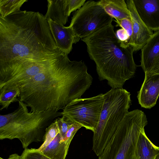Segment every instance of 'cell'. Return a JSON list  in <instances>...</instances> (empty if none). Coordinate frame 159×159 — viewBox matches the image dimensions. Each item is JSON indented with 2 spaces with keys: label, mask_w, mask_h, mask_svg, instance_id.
Returning <instances> with one entry per match:
<instances>
[{
  "label": "cell",
  "mask_w": 159,
  "mask_h": 159,
  "mask_svg": "<svg viewBox=\"0 0 159 159\" xmlns=\"http://www.w3.org/2000/svg\"><path fill=\"white\" fill-rule=\"evenodd\" d=\"M155 159H159V151Z\"/></svg>",
  "instance_id": "obj_27"
},
{
  "label": "cell",
  "mask_w": 159,
  "mask_h": 159,
  "mask_svg": "<svg viewBox=\"0 0 159 159\" xmlns=\"http://www.w3.org/2000/svg\"><path fill=\"white\" fill-rule=\"evenodd\" d=\"M90 59L96 64L100 81L106 80L112 89H121L134 75L137 67L131 46H124L112 24L82 39Z\"/></svg>",
  "instance_id": "obj_3"
},
{
  "label": "cell",
  "mask_w": 159,
  "mask_h": 159,
  "mask_svg": "<svg viewBox=\"0 0 159 159\" xmlns=\"http://www.w3.org/2000/svg\"><path fill=\"white\" fill-rule=\"evenodd\" d=\"M63 53L49 68L19 87V99L31 111H58L81 98L93 78L82 61H70Z\"/></svg>",
  "instance_id": "obj_2"
},
{
  "label": "cell",
  "mask_w": 159,
  "mask_h": 159,
  "mask_svg": "<svg viewBox=\"0 0 159 159\" xmlns=\"http://www.w3.org/2000/svg\"><path fill=\"white\" fill-rule=\"evenodd\" d=\"M103 95L72 101L62 109V116L93 132L102 109Z\"/></svg>",
  "instance_id": "obj_8"
},
{
  "label": "cell",
  "mask_w": 159,
  "mask_h": 159,
  "mask_svg": "<svg viewBox=\"0 0 159 159\" xmlns=\"http://www.w3.org/2000/svg\"><path fill=\"white\" fill-rule=\"evenodd\" d=\"M63 53L57 47L48 20L42 14L20 10L0 16V74Z\"/></svg>",
  "instance_id": "obj_1"
},
{
  "label": "cell",
  "mask_w": 159,
  "mask_h": 159,
  "mask_svg": "<svg viewBox=\"0 0 159 159\" xmlns=\"http://www.w3.org/2000/svg\"><path fill=\"white\" fill-rule=\"evenodd\" d=\"M115 21L117 23V26L126 30L130 41L133 33L131 20L127 19H124L121 20L116 19Z\"/></svg>",
  "instance_id": "obj_23"
},
{
  "label": "cell",
  "mask_w": 159,
  "mask_h": 159,
  "mask_svg": "<svg viewBox=\"0 0 159 159\" xmlns=\"http://www.w3.org/2000/svg\"><path fill=\"white\" fill-rule=\"evenodd\" d=\"M62 116L61 118H57V120L62 141L64 140L67 131L74 122L65 116Z\"/></svg>",
  "instance_id": "obj_22"
},
{
  "label": "cell",
  "mask_w": 159,
  "mask_h": 159,
  "mask_svg": "<svg viewBox=\"0 0 159 159\" xmlns=\"http://www.w3.org/2000/svg\"><path fill=\"white\" fill-rule=\"evenodd\" d=\"M0 159H4L0 157ZM7 159H21V156H19L17 154L14 153L11 155Z\"/></svg>",
  "instance_id": "obj_26"
},
{
  "label": "cell",
  "mask_w": 159,
  "mask_h": 159,
  "mask_svg": "<svg viewBox=\"0 0 159 159\" xmlns=\"http://www.w3.org/2000/svg\"><path fill=\"white\" fill-rule=\"evenodd\" d=\"M82 127L80 125L74 123L68 129L64 140L68 147L76 133Z\"/></svg>",
  "instance_id": "obj_24"
},
{
  "label": "cell",
  "mask_w": 159,
  "mask_h": 159,
  "mask_svg": "<svg viewBox=\"0 0 159 159\" xmlns=\"http://www.w3.org/2000/svg\"><path fill=\"white\" fill-rule=\"evenodd\" d=\"M68 15L69 16L73 11L79 9L86 2L85 0H68Z\"/></svg>",
  "instance_id": "obj_25"
},
{
  "label": "cell",
  "mask_w": 159,
  "mask_h": 159,
  "mask_svg": "<svg viewBox=\"0 0 159 159\" xmlns=\"http://www.w3.org/2000/svg\"><path fill=\"white\" fill-rule=\"evenodd\" d=\"M28 0H0V16L6 17L20 10L22 5Z\"/></svg>",
  "instance_id": "obj_19"
},
{
  "label": "cell",
  "mask_w": 159,
  "mask_h": 159,
  "mask_svg": "<svg viewBox=\"0 0 159 159\" xmlns=\"http://www.w3.org/2000/svg\"><path fill=\"white\" fill-rule=\"evenodd\" d=\"M137 13L152 31L159 30V0H133Z\"/></svg>",
  "instance_id": "obj_11"
},
{
  "label": "cell",
  "mask_w": 159,
  "mask_h": 159,
  "mask_svg": "<svg viewBox=\"0 0 159 159\" xmlns=\"http://www.w3.org/2000/svg\"><path fill=\"white\" fill-rule=\"evenodd\" d=\"M18 108L8 114L0 115V139H18L24 149L32 142L42 141L47 126L61 112L29 111L27 105L19 99Z\"/></svg>",
  "instance_id": "obj_4"
},
{
  "label": "cell",
  "mask_w": 159,
  "mask_h": 159,
  "mask_svg": "<svg viewBox=\"0 0 159 159\" xmlns=\"http://www.w3.org/2000/svg\"><path fill=\"white\" fill-rule=\"evenodd\" d=\"M48 21L57 47L68 54L72 50L73 44L80 39L76 36L72 28L69 26H62L50 19Z\"/></svg>",
  "instance_id": "obj_12"
},
{
  "label": "cell",
  "mask_w": 159,
  "mask_h": 159,
  "mask_svg": "<svg viewBox=\"0 0 159 159\" xmlns=\"http://www.w3.org/2000/svg\"><path fill=\"white\" fill-rule=\"evenodd\" d=\"M48 9L44 16L46 19H51L64 26L68 20V0H48Z\"/></svg>",
  "instance_id": "obj_14"
},
{
  "label": "cell",
  "mask_w": 159,
  "mask_h": 159,
  "mask_svg": "<svg viewBox=\"0 0 159 159\" xmlns=\"http://www.w3.org/2000/svg\"><path fill=\"white\" fill-rule=\"evenodd\" d=\"M103 98L102 109L93 139V150L98 157L131 105L130 93L123 88L111 89L103 94Z\"/></svg>",
  "instance_id": "obj_5"
},
{
  "label": "cell",
  "mask_w": 159,
  "mask_h": 159,
  "mask_svg": "<svg viewBox=\"0 0 159 159\" xmlns=\"http://www.w3.org/2000/svg\"><path fill=\"white\" fill-rule=\"evenodd\" d=\"M20 156L21 159H51L36 148L25 149Z\"/></svg>",
  "instance_id": "obj_21"
},
{
  "label": "cell",
  "mask_w": 159,
  "mask_h": 159,
  "mask_svg": "<svg viewBox=\"0 0 159 159\" xmlns=\"http://www.w3.org/2000/svg\"><path fill=\"white\" fill-rule=\"evenodd\" d=\"M159 61V30L155 32L141 49L140 66L145 73L149 72Z\"/></svg>",
  "instance_id": "obj_13"
},
{
  "label": "cell",
  "mask_w": 159,
  "mask_h": 159,
  "mask_svg": "<svg viewBox=\"0 0 159 159\" xmlns=\"http://www.w3.org/2000/svg\"><path fill=\"white\" fill-rule=\"evenodd\" d=\"M159 151V147L155 145L149 139L144 130L140 134L137 141L135 159H155Z\"/></svg>",
  "instance_id": "obj_16"
},
{
  "label": "cell",
  "mask_w": 159,
  "mask_h": 159,
  "mask_svg": "<svg viewBox=\"0 0 159 159\" xmlns=\"http://www.w3.org/2000/svg\"><path fill=\"white\" fill-rule=\"evenodd\" d=\"M57 118L46 129L43 138V142L38 149L41 151L56 137L59 132Z\"/></svg>",
  "instance_id": "obj_20"
},
{
  "label": "cell",
  "mask_w": 159,
  "mask_h": 159,
  "mask_svg": "<svg viewBox=\"0 0 159 159\" xmlns=\"http://www.w3.org/2000/svg\"><path fill=\"white\" fill-rule=\"evenodd\" d=\"M105 11L113 18L131 20L130 12L124 0H101L98 1Z\"/></svg>",
  "instance_id": "obj_15"
},
{
  "label": "cell",
  "mask_w": 159,
  "mask_h": 159,
  "mask_svg": "<svg viewBox=\"0 0 159 159\" xmlns=\"http://www.w3.org/2000/svg\"><path fill=\"white\" fill-rule=\"evenodd\" d=\"M143 111H128L105 146L99 159H135L136 145L140 133L147 124Z\"/></svg>",
  "instance_id": "obj_6"
},
{
  "label": "cell",
  "mask_w": 159,
  "mask_h": 159,
  "mask_svg": "<svg viewBox=\"0 0 159 159\" xmlns=\"http://www.w3.org/2000/svg\"><path fill=\"white\" fill-rule=\"evenodd\" d=\"M113 20L98 1L89 0L74 13L69 26L77 37L82 39L112 24Z\"/></svg>",
  "instance_id": "obj_7"
},
{
  "label": "cell",
  "mask_w": 159,
  "mask_h": 159,
  "mask_svg": "<svg viewBox=\"0 0 159 159\" xmlns=\"http://www.w3.org/2000/svg\"><path fill=\"white\" fill-rule=\"evenodd\" d=\"M68 147L65 141H61L59 132L41 152L51 159H65Z\"/></svg>",
  "instance_id": "obj_17"
},
{
  "label": "cell",
  "mask_w": 159,
  "mask_h": 159,
  "mask_svg": "<svg viewBox=\"0 0 159 159\" xmlns=\"http://www.w3.org/2000/svg\"><path fill=\"white\" fill-rule=\"evenodd\" d=\"M20 94V88L16 85H6L0 89V110L7 109L11 103L18 101Z\"/></svg>",
  "instance_id": "obj_18"
},
{
  "label": "cell",
  "mask_w": 159,
  "mask_h": 159,
  "mask_svg": "<svg viewBox=\"0 0 159 159\" xmlns=\"http://www.w3.org/2000/svg\"><path fill=\"white\" fill-rule=\"evenodd\" d=\"M130 12L132 25V35L129 45L134 52L141 49L153 34L144 24L135 9L133 0L126 1Z\"/></svg>",
  "instance_id": "obj_9"
},
{
  "label": "cell",
  "mask_w": 159,
  "mask_h": 159,
  "mask_svg": "<svg viewBox=\"0 0 159 159\" xmlns=\"http://www.w3.org/2000/svg\"><path fill=\"white\" fill-rule=\"evenodd\" d=\"M145 73L144 80L137 97L141 107L150 109L155 105L159 96V74Z\"/></svg>",
  "instance_id": "obj_10"
}]
</instances>
